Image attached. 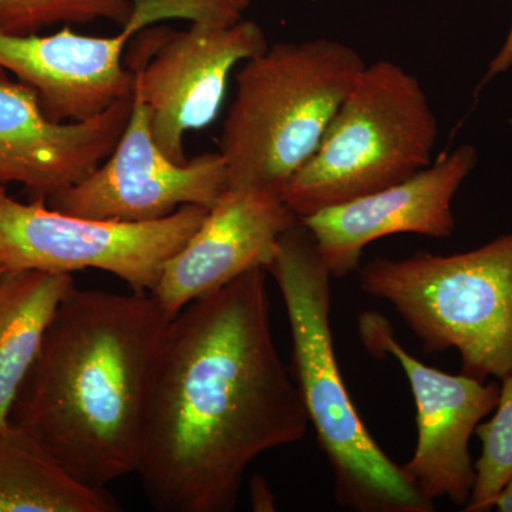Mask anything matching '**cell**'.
I'll list each match as a JSON object with an SVG mask.
<instances>
[{"mask_svg": "<svg viewBox=\"0 0 512 512\" xmlns=\"http://www.w3.org/2000/svg\"><path fill=\"white\" fill-rule=\"evenodd\" d=\"M437 134L436 114L414 74L392 60L366 64L281 198L303 218L402 183L431 164Z\"/></svg>", "mask_w": 512, "mask_h": 512, "instance_id": "cell-6", "label": "cell"}, {"mask_svg": "<svg viewBox=\"0 0 512 512\" xmlns=\"http://www.w3.org/2000/svg\"><path fill=\"white\" fill-rule=\"evenodd\" d=\"M266 276L251 269L171 323L136 468L156 511H234L255 458L308 430L276 349Z\"/></svg>", "mask_w": 512, "mask_h": 512, "instance_id": "cell-1", "label": "cell"}, {"mask_svg": "<svg viewBox=\"0 0 512 512\" xmlns=\"http://www.w3.org/2000/svg\"><path fill=\"white\" fill-rule=\"evenodd\" d=\"M133 96L100 116L56 123L36 93L0 67V185L19 183L32 200H49L84 180L113 153L130 119Z\"/></svg>", "mask_w": 512, "mask_h": 512, "instance_id": "cell-12", "label": "cell"}, {"mask_svg": "<svg viewBox=\"0 0 512 512\" xmlns=\"http://www.w3.org/2000/svg\"><path fill=\"white\" fill-rule=\"evenodd\" d=\"M478 153L463 144L402 183L326 208L299 221L315 238L332 278L359 271L367 245L394 234L451 237L456 228L451 204L476 168Z\"/></svg>", "mask_w": 512, "mask_h": 512, "instance_id": "cell-11", "label": "cell"}, {"mask_svg": "<svg viewBox=\"0 0 512 512\" xmlns=\"http://www.w3.org/2000/svg\"><path fill=\"white\" fill-rule=\"evenodd\" d=\"M494 416L480 423L476 436L483 444L478 458L476 483L464 511L493 510L495 500L512 478V373L505 376Z\"/></svg>", "mask_w": 512, "mask_h": 512, "instance_id": "cell-18", "label": "cell"}, {"mask_svg": "<svg viewBox=\"0 0 512 512\" xmlns=\"http://www.w3.org/2000/svg\"><path fill=\"white\" fill-rule=\"evenodd\" d=\"M229 187L220 153L180 164L158 147L150 109L133 89V109L113 153L73 187L47 200L53 210L120 222L161 220L185 205L210 210Z\"/></svg>", "mask_w": 512, "mask_h": 512, "instance_id": "cell-9", "label": "cell"}, {"mask_svg": "<svg viewBox=\"0 0 512 512\" xmlns=\"http://www.w3.org/2000/svg\"><path fill=\"white\" fill-rule=\"evenodd\" d=\"M360 289L389 302L424 352L456 349L461 373H512V234L464 254L376 258L359 268Z\"/></svg>", "mask_w": 512, "mask_h": 512, "instance_id": "cell-5", "label": "cell"}, {"mask_svg": "<svg viewBox=\"0 0 512 512\" xmlns=\"http://www.w3.org/2000/svg\"><path fill=\"white\" fill-rule=\"evenodd\" d=\"M173 316L151 293L77 289L47 329L10 414L87 487L136 474Z\"/></svg>", "mask_w": 512, "mask_h": 512, "instance_id": "cell-2", "label": "cell"}, {"mask_svg": "<svg viewBox=\"0 0 512 512\" xmlns=\"http://www.w3.org/2000/svg\"><path fill=\"white\" fill-rule=\"evenodd\" d=\"M134 37L124 62L150 109L154 140L175 163H187L185 136L217 119L234 67L268 49L264 30L242 19L181 32L147 28Z\"/></svg>", "mask_w": 512, "mask_h": 512, "instance_id": "cell-8", "label": "cell"}, {"mask_svg": "<svg viewBox=\"0 0 512 512\" xmlns=\"http://www.w3.org/2000/svg\"><path fill=\"white\" fill-rule=\"evenodd\" d=\"M298 221L275 192L228 187L187 244L168 259L151 295L175 318L245 272L266 268L278 239Z\"/></svg>", "mask_w": 512, "mask_h": 512, "instance_id": "cell-13", "label": "cell"}, {"mask_svg": "<svg viewBox=\"0 0 512 512\" xmlns=\"http://www.w3.org/2000/svg\"><path fill=\"white\" fill-rule=\"evenodd\" d=\"M359 335L377 359L393 356L412 387L417 444L413 457L402 466L404 474L433 503L448 498L466 507L476 483L470 439L497 406V384L424 365L394 339L392 326L377 312L362 313Z\"/></svg>", "mask_w": 512, "mask_h": 512, "instance_id": "cell-10", "label": "cell"}, {"mask_svg": "<svg viewBox=\"0 0 512 512\" xmlns=\"http://www.w3.org/2000/svg\"><path fill=\"white\" fill-rule=\"evenodd\" d=\"M494 508L500 512H512V478L498 495Z\"/></svg>", "mask_w": 512, "mask_h": 512, "instance_id": "cell-22", "label": "cell"}, {"mask_svg": "<svg viewBox=\"0 0 512 512\" xmlns=\"http://www.w3.org/2000/svg\"><path fill=\"white\" fill-rule=\"evenodd\" d=\"M252 507L255 511H275V501L272 491L262 478L252 481Z\"/></svg>", "mask_w": 512, "mask_h": 512, "instance_id": "cell-21", "label": "cell"}, {"mask_svg": "<svg viewBox=\"0 0 512 512\" xmlns=\"http://www.w3.org/2000/svg\"><path fill=\"white\" fill-rule=\"evenodd\" d=\"M130 19L121 28L133 39L141 30L164 20H190L202 25H235L252 0H130Z\"/></svg>", "mask_w": 512, "mask_h": 512, "instance_id": "cell-19", "label": "cell"}, {"mask_svg": "<svg viewBox=\"0 0 512 512\" xmlns=\"http://www.w3.org/2000/svg\"><path fill=\"white\" fill-rule=\"evenodd\" d=\"M207 208L185 205L161 220L120 222L25 204L0 185V258L8 271L73 274L99 269L134 292L151 293L165 264L200 228Z\"/></svg>", "mask_w": 512, "mask_h": 512, "instance_id": "cell-7", "label": "cell"}, {"mask_svg": "<svg viewBox=\"0 0 512 512\" xmlns=\"http://www.w3.org/2000/svg\"><path fill=\"white\" fill-rule=\"evenodd\" d=\"M365 67L356 49L330 39L276 43L247 60L218 151L229 187L281 195Z\"/></svg>", "mask_w": 512, "mask_h": 512, "instance_id": "cell-4", "label": "cell"}, {"mask_svg": "<svg viewBox=\"0 0 512 512\" xmlns=\"http://www.w3.org/2000/svg\"><path fill=\"white\" fill-rule=\"evenodd\" d=\"M131 12L130 0H0V30L25 36L59 23L83 25L100 19L123 28Z\"/></svg>", "mask_w": 512, "mask_h": 512, "instance_id": "cell-17", "label": "cell"}, {"mask_svg": "<svg viewBox=\"0 0 512 512\" xmlns=\"http://www.w3.org/2000/svg\"><path fill=\"white\" fill-rule=\"evenodd\" d=\"M106 490L70 476L19 427L0 430V512H120Z\"/></svg>", "mask_w": 512, "mask_h": 512, "instance_id": "cell-16", "label": "cell"}, {"mask_svg": "<svg viewBox=\"0 0 512 512\" xmlns=\"http://www.w3.org/2000/svg\"><path fill=\"white\" fill-rule=\"evenodd\" d=\"M266 272L275 279L288 312L291 372L309 426L335 476L339 505L359 512H431L402 466L380 448L360 419L333 345L332 275L315 238L298 221L278 239Z\"/></svg>", "mask_w": 512, "mask_h": 512, "instance_id": "cell-3", "label": "cell"}, {"mask_svg": "<svg viewBox=\"0 0 512 512\" xmlns=\"http://www.w3.org/2000/svg\"><path fill=\"white\" fill-rule=\"evenodd\" d=\"M76 288L72 274L6 271L0 278V430L35 365L47 329Z\"/></svg>", "mask_w": 512, "mask_h": 512, "instance_id": "cell-15", "label": "cell"}, {"mask_svg": "<svg viewBox=\"0 0 512 512\" xmlns=\"http://www.w3.org/2000/svg\"><path fill=\"white\" fill-rule=\"evenodd\" d=\"M6 271H8V269H6L5 264H3L2 258H0V278H2V275L5 274Z\"/></svg>", "mask_w": 512, "mask_h": 512, "instance_id": "cell-23", "label": "cell"}, {"mask_svg": "<svg viewBox=\"0 0 512 512\" xmlns=\"http://www.w3.org/2000/svg\"><path fill=\"white\" fill-rule=\"evenodd\" d=\"M130 40L124 30L109 37L69 26L49 36L0 30V67L36 93L47 119L86 121L133 96V72L124 62Z\"/></svg>", "mask_w": 512, "mask_h": 512, "instance_id": "cell-14", "label": "cell"}, {"mask_svg": "<svg viewBox=\"0 0 512 512\" xmlns=\"http://www.w3.org/2000/svg\"><path fill=\"white\" fill-rule=\"evenodd\" d=\"M512 66V25L510 32H508L507 39H505L504 45L501 46L500 52L494 56L491 60L490 66H488V72L485 74L483 84L487 83L488 80L498 76V74L507 72Z\"/></svg>", "mask_w": 512, "mask_h": 512, "instance_id": "cell-20", "label": "cell"}]
</instances>
